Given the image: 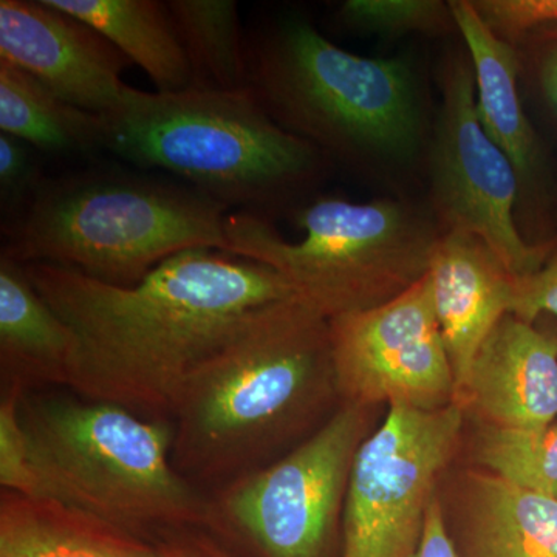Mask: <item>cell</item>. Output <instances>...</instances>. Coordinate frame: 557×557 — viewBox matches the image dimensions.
Segmentation results:
<instances>
[{
  "instance_id": "cell-1",
  "label": "cell",
  "mask_w": 557,
  "mask_h": 557,
  "mask_svg": "<svg viewBox=\"0 0 557 557\" xmlns=\"http://www.w3.org/2000/svg\"><path fill=\"white\" fill-rule=\"evenodd\" d=\"M76 339L67 391L148 420L172 421L197 366L265 311L298 298L256 260L194 248L164 260L134 287L53 263H24Z\"/></svg>"
},
{
  "instance_id": "cell-2",
  "label": "cell",
  "mask_w": 557,
  "mask_h": 557,
  "mask_svg": "<svg viewBox=\"0 0 557 557\" xmlns=\"http://www.w3.org/2000/svg\"><path fill=\"white\" fill-rule=\"evenodd\" d=\"M338 392L330 321L285 300L215 350L175 403L172 465L209 494L273 463Z\"/></svg>"
},
{
  "instance_id": "cell-3",
  "label": "cell",
  "mask_w": 557,
  "mask_h": 557,
  "mask_svg": "<svg viewBox=\"0 0 557 557\" xmlns=\"http://www.w3.org/2000/svg\"><path fill=\"white\" fill-rule=\"evenodd\" d=\"M228 214L185 183L94 166L44 178L20 214L3 223L0 255L134 287L186 249L228 252Z\"/></svg>"
},
{
  "instance_id": "cell-4",
  "label": "cell",
  "mask_w": 557,
  "mask_h": 557,
  "mask_svg": "<svg viewBox=\"0 0 557 557\" xmlns=\"http://www.w3.org/2000/svg\"><path fill=\"white\" fill-rule=\"evenodd\" d=\"M20 413L39 497L143 539L207 527V494L172 465V421L73 392H25Z\"/></svg>"
},
{
  "instance_id": "cell-5",
  "label": "cell",
  "mask_w": 557,
  "mask_h": 557,
  "mask_svg": "<svg viewBox=\"0 0 557 557\" xmlns=\"http://www.w3.org/2000/svg\"><path fill=\"white\" fill-rule=\"evenodd\" d=\"M102 119L104 150L262 218L321 168V150L271 119L248 89L163 94L129 86L120 108Z\"/></svg>"
},
{
  "instance_id": "cell-6",
  "label": "cell",
  "mask_w": 557,
  "mask_h": 557,
  "mask_svg": "<svg viewBox=\"0 0 557 557\" xmlns=\"http://www.w3.org/2000/svg\"><path fill=\"white\" fill-rule=\"evenodd\" d=\"M247 69L271 119L314 148L346 160L416 156L420 102L401 58L358 57L293 16L249 36Z\"/></svg>"
},
{
  "instance_id": "cell-7",
  "label": "cell",
  "mask_w": 557,
  "mask_h": 557,
  "mask_svg": "<svg viewBox=\"0 0 557 557\" xmlns=\"http://www.w3.org/2000/svg\"><path fill=\"white\" fill-rule=\"evenodd\" d=\"M306 237L284 239L262 215L230 211L228 252L281 274L300 300L333 319L387 302L426 274L440 234L403 201L314 200L296 215Z\"/></svg>"
},
{
  "instance_id": "cell-8",
  "label": "cell",
  "mask_w": 557,
  "mask_h": 557,
  "mask_svg": "<svg viewBox=\"0 0 557 557\" xmlns=\"http://www.w3.org/2000/svg\"><path fill=\"white\" fill-rule=\"evenodd\" d=\"M362 417L350 403L269 467L207 494V527L263 557H321L346 498Z\"/></svg>"
},
{
  "instance_id": "cell-9",
  "label": "cell",
  "mask_w": 557,
  "mask_h": 557,
  "mask_svg": "<svg viewBox=\"0 0 557 557\" xmlns=\"http://www.w3.org/2000/svg\"><path fill=\"white\" fill-rule=\"evenodd\" d=\"M458 403L426 410L392 403L361 442L344 498L343 557H409L420 542L437 475L453 457Z\"/></svg>"
},
{
  "instance_id": "cell-10",
  "label": "cell",
  "mask_w": 557,
  "mask_h": 557,
  "mask_svg": "<svg viewBox=\"0 0 557 557\" xmlns=\"http://www.w3.org/2000/svg\"><path fill=\"white\" fill-rule=\"evenodd\" d=\"M519 182L515 164L480 123L471 61L449 60L432 160L434 208L443 233L479 237L512 277L541 269L549 255V245H530L520 236L515 220Z\"/></svg>"
},
{
  "instance_id": "cell-11",
  "label": "cell",
  "mask_w": 557,
  "mask_h": 557,
  "mask_svg": "<svg viewBox=\"0 0 557 557\" xmlns=\"http://www.w3.org/2000/svg\"><path fill=\"white\" fill-rule=\"evenodd\" d=\"M330 333L339 394L351 405L434 410L456 403L428 274L387 302L330 319Z\"/></svg>"
},
{
  "instance_id": "cell-12",
  "label": "cell",
  "mask_w": 557,
  "mask_h": 557,
  "mask_svg": "<svg viewBox=\"0 0 557 557\" xmlns=\"http://www.w3.org/2000/svg\"><path fill=\"white\" fill-rule=\"evenodd\" d=\"M0 60L95 115L115 112L129 89L123 73L132 62L101 33L47 0L0 2Z\"/></svg>"
},
{
  "instance_id": "cell-13",
  "label": "cell",
  "mask_w": 557,
  "mask_h": 557,
  "mask_svg": "<svg viewBox=\"0 0 557 557\" xmlns=\"http://www.w3.org/2000/svg\"><path fill=\"white\" fill-rule=\"evenodd\" d=\"M426 274L460 403L480 347L508 314L512 276L485 242L458 231L440 234Z\"/></svg>"
},
{
  "instance_id": "cell-14",
  "label": "cell",
  "mask_w": 557,
  "mask_h": 557,
  "mask_svg": "<svg viewBox=\"0 0 557 557\" xmlns=\"http://www.w3.org/2000/svg\"><path fill=\"white\" fill-rule=\"evenodd\" d=\"M460 401L471 405L493 428L537 431L553 424L557 336L505 314L480 347Z\"/></svg>"
},
{
  "instance_id": "cell-15",
  "label": "cell",
  "mask_w": 557,
  "mask_h": 557,
  "mask_svg": "<svg viewBox=\"0 0 557 557\" xmlns=\"http://www.w3.org/2000/svg\"><path fill=\"white\" fill-rule=\"evenodd\" d=\"M76 339L24 263L0 255V379L25 392L69 388Z\"/></svg>"
},
{
  "instance_id": "cell-16",
  "label": "cell",
  "mask_w": 557,
  "mask_h": 557,
  "mask_svg": "<svg viewBox=\"0 0 557 557\" xmlns=\"http://www.w3.org/2000/svg\"><path fill=\"white\" fill-rule=\"evenodd\" d=\"M0 557H163L159 544L46 497L0 493Z\"/></svg>"
},
{
  "instance_id": "cell-17",
  "label": "cell",
  "mask_w": 557,
  "mask_h": 557,
  "mask_svg": "<svg viewBox=\"0 0 557 557\" xmlns=\"http://www.w3.org/2000/svg\"><path fill=\"white\" fill-rule=\"evenodd\" d=\"M449 7L474 72L480 123L512 161L519 178L525 177L533 168L536 143L520 102L518 50L487 27L472 0H454Z\"/></svg>"
},
{
  "instance_id": "cell-18",
  "label": "cell",
  "mask_w": 557,
  "mask_h": 557,
  "mask_svg": "<svg viewBox=\"0 0 557 557\" xmlns=\"http://www.w3.org/2000/svg\"><path fill=\"white\" fill-rule=\"evenodd\" d=\"M467 500V557H557L556 498L475 474Z\"/></svg>"
},
{
  "instance_id": "cell-19",
  "label": "cell",
  "mask_w": 557,
  "mask_h": 557,
  "mask_svg": "<svg viewBox=\"0 0 557 557\" xmlns=\"http://www.w3.org/2000/svg\"><path fill=\"white\" fill-rule=\"evenodd\" d=\"M101 33L152 81L157 91L190 89L193 70L166 2L157 0H47Z\"/></svg>"
},
{
  "instance_id": "cell-20",
  "label": "cell",
  "mask_w": 557,
  "mask_h": 557,
  "mask_svg": "<svg viewBox=\"0 0 557 557\" xmlns=\"http://www.w3.org/2000/svg\"><path fill=\"white\" fill-rule=\"evenodd\" d=\"M0 132L50 156H86L104 149V119L75 108L0 60Z\"/></svg>"
},
{
  "instance_id": "cell-21",
  "label": "cell",
  "mask_w": 557,
  "mask_h": 557,
  "mask_svg": "<svg viewBox=\"0 0 557 557\" xmlns=\"http://www.w3.org/2000/svg\"><path fill=\"white\" fill-rule=\"evenodd\" d=\"M175 30L193 70V87L247 89V39L234 0H170Z\"/></svg>"
},
{
  "instance_id": "cell-22",
  "label": "cell",
  "mask_w": 557,
  "mask_h": 557,
  "mask_svg": "<svg viewBox=\"0 0 557 557\" xmlns=\"http://www.w3.org/2000/svg\"><path fill=\"white\" fill-rule=\"evenodd\" d=\"M478 456L494 475L557 500V424L537 431L487 426Z\"/></svg>"
},
{
  "instance_id": "cell-23",
  "label": "cell",
  "mask_w": 557,
  "mask_h": 557,
  "mask_svg": "<svg viewBox=\"0 0 557 557\" xmlns=\"http://www.w3.org/2000/svg\"><path fill=\"white\" fill-rule=\"evenodd\" d=\"M339 17L350 27L384 36L431 35L456 27L449 2L440 0H347Z\"/></svg>"
},
{
  "instance_id": "cell-24",
  "label": "cell",
  "mask_w": 557,
  "mask_h": 557,
  "mask_svg": "<svg viewBox=\"0 0 557 557\" xmlns=\"http://www.w3.org/2000/svg\"><path fill=\"white\" fill-rule=\"evenodd\" d=\"M24 394L25 391L17 386L2 387L0 394V486L10 493L39 497V483L21 423Z\"/></svg>"
},
{
  "instance_id": "cell-25",
  "label": "cell",
  "mask_w": 557,
  "mask_h": 557,
  "mask_svg": "<svg viewBox=\"0 0 557 557\" xmlns=\"http://www.w3.org/2000/svg\"><path fill=\"white\" fill-rule=\"evenodd\" d=\"M474 5L487 27L512 46L557 33V0H474Z\"/></svg>"
},
{
  "instance_id": "cell-26",
  "label": "cell",
  "mask_w": 557,
  "mask_h": 557,
  "mask_svg": "<svg viewBox=\"0 0 557 557\" xmlns=\"http://www.w3.org/2000/svg\"><path fill=\"white\" fill-rule=\"evenodd\" d=\"M36 153L38 150L27 143L0 132V205L3 223L20 214L46 178L40 172Z\"/></svg>"
},
{
  "instance_id": "cell-27",
  "label": "cell",
  "mask_w": 557,
  "mask_h": 557,
  "mask_svg": "<svg viewBox=\"0 0 557 557\" xmlns=\"http://www.w3.org/2000/svg\"><path fill=\"white\" fill-rule=\"evenodd\" d=\"M508 313L530 324L542 313L557 317V249L549 252L541 269L512 277Z\"/></svg>"
},
{
  "instance_id": "cell-28",
  "label": "cell",
  "mask_w": 557,
  "mask_h": 557,
  "mask_svg": "<svg viewBox=\"0 0 557 557\" xmlns=\"http://www.w3.org/2000/svg\"><path fill=\"white\" fill-rule=\"evenodd\" d=\"M409 557H460L454 547L442 508L435 498H432L429 505L420 542Z\"/></svg>"
},
{
  "instance_id": "cell-29",
  "label": "cell",
  "mask_w": 557,
  "mask_h": 557,
  "mask_svg": "<svg viewBox=\"0 0 557 557\" xmlns=\"http://www.w3.org/2000/svg\"><path fill=\"white\" fill-rule=\"evenodd\" d=\"M197 528L172 531L157 542L163 557H233L211 539L196 533Z\"/></svg>"
},
{
  "instance_id": "cell-30",
  "label": "cell",
  "mask_w": 557,
  "mask_h": 557,
  "mask_svg": "<svg viewBox=\"0 0 557 557\" xmlns=\"http://www.w3.org/2000/svg\"><path fill=\"white\" fill-rule=\"evenodd\" d=\"M528 39L545 44L537 58L539 83H541L545 100L557 115V33L531 36Z\"/></svg>"
}]
</instances>
